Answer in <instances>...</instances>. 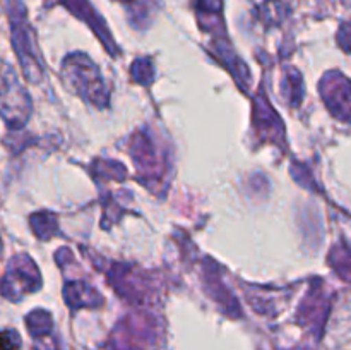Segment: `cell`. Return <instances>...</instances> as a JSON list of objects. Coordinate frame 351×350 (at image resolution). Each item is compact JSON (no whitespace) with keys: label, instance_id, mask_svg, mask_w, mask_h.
I'll use <instances>...</instances> for the list:
<instances>
[{"label":"cell","instance_id":"obj_1","mask_svg":"<svg viewBox=\"0 0 351 350\" xmlns=\"http://www.w3.org/2000/svg\"><path fill=\"white\" fill-rule=\"evenodd\" d=\"M7 12L10 21V33H12V47L21 62L24 75L31 82L41 81L43 78V65L36 48V38L27 21L26 9L21 0H5Z\"/></svg>","mask_w":351,"mask_h":350},{"label":"cell","instance_id":"obj_2","mask_svg":"<svg viewBox=\"0 0 351 350\" xmlns=\"http://www.w3.org/2000/svg\"><path fill=\"white\" fill-rule=\"evenodd\" d=\"M62 78L67 88L77 93L86 102L93 103L98 108H103L108 102L105 81L99 74L98 67L89 60L84 54H72L64 60Z\"/></svg>","mask_w":351,"mask_h":350},{"label":"cell","instance_id":"obj_3","mask_svg":"<svg viewBox=\"0 0 351 350\" xmlns=\"http://www.w3.org/2000/svg\"><path fill=\"white\" fill-rule=\"evenodd\" d=\"M31 115V100L14 69L0 64V117L12 129H21Z\"/></svg>","mask_w":351,"mask_h":350},{"label":"cell","instance_id":"obj_4","mask_svg":"<svg viewBox=\"0 0 351 350\" xmlns=\"http://www.w3.org/2000/svg\"><path fill=\"white\" fill-rule=\"evenodd\" d=\"M38 285H40L38 268L27 256H19L10 261L0 283V292L10 301H19L21 297L36 290Z\"/></svg>","mask_w":351,"mask_h":350},{"label":"cell","instance_id":"obj_5","mask_svg":"<svg viewBox=\"0 0 351 350\" xmlns=\"http://www.w3.org/2000/svg\"><path fill=\"white\" fill-rule=\"evenodd\" d=\"M62 3H64V5L67 7L72 14H75V16L81 17L82 21H86L89 26H93L95 33L101 38L103 43H106L110 54L115 55V45H113L112 36H110L108 30H106V26L103 24V21L99 19L98 14L95 12V9L89 5L88 0H62Z\"/></svg>","mask_w":351,"mask_h":350},{"label":"cell","instance_id":"obj_6","mask_svg":"<svg viewBox=\"0 0 351 350\" xmlns=\"http://www.w3.org/2000/svg\"><path fill=\"white\" fill-rule=\"evenodd\" d=\"M326 93H332V96H324L328 102L329 108L335 110L338 106V115L343 117V120H348L350 117V82L346 78H341L338 74V79L335 81L324 82Z\"/></svg>","mask_w":351,"mask_h":350},{"label":"cell","instance_id":"obj_7","mask_svg":"<svg viewBox=\"0 0 351 350\" xmlns=\"http://www.w3.org/2000/svg\"><path fill=\"white\" fill-rule=\"evenodd\" d=\"M65 302L72 309L98 307L101 305V295L91 287H86L81 281H74L65 287Z\"/></svg>","mask_w":351,"mask_h":350},{"label":"cell","instance_id":"obj_8","mask_svg":"<svg viewBox=\"0 0 351 350\" xmlns=\"http://www.w3.org/2000/svg\"><path fill=\"white\" fill-rule=\"evenodd\" d=\"M26 326L31 336L40 338V336L50 335L51 328H53V321H51V316L47 311H33L26 318Z\"/></svg>","mask_w":351,"mask_h":350},{"label":"cell","instance_id":"obj_9","mask_svg":"<svg viewBox=\"0 0 351 350\" xmlns=\"http://www.w3.org/2000/svg\"><path fill=\"white\" fill-rule=\"evenodd\" d=\"M31 225H33L34 232L40 239H50L53 235V232L57 230V222L51 215H47V213H40V215H34L31 218Z\"/></svg>","mask_w":351,"mask_h":350},{"label":"cell","instance_id":"obj_10","mask_svg":"<svg viewBox=\"0 0 351 350\" xmlns=\"http://www.w3.org/2000/svg\"><path fill=\"white\" fill-rule=\"evenodd\" d=\"M285 10H287V7H285L283 2H280V0H267L263 5V9H261V16H263L264 23L273 26V24L280 23L283 19Z\"/></svg>","mask_w":351,"mask_h":350},{"label":"cell","instance_id":"obj_11","mask_svg":"<svg viewBox=\"0 0 351 350\" xmlns=\"http://www.w3.org/2000/svg\"><path fill=\"white\" fill-rule=\"evenodd\" d=\"M21 336L16 329H3L0 331V350H19Z\"/></svg>","mask_w":351,"mask_h":350},{"label":"cell","instance_id":"obj_12","mask_svg":"<svg viewBox=\"0 0 351 350\" xmlns=\"http://www.w3.org/2000/svg\"><path fill=\"white\" fill-rule=\"evenodd\" d=\"M132 74L136 78V81L146 82L153 78V65L149 64V60L146 58H139L136 60V64L132 65Z\"/></svg>","mask_w":351,"mask_h":350},{"label":"cell","instance_id":"obj_13","mask_svg":"<svg viewBox=\"0 0 351 350\" xmlns=\"http://www.w3.org/2000/svg\"><path fill=\"white\" fill-rule=\"evenodd\" d=\"M122 2H132V0H122Z\"/></svg>","mask_w":351,"mask_h":350}]
</instances>
